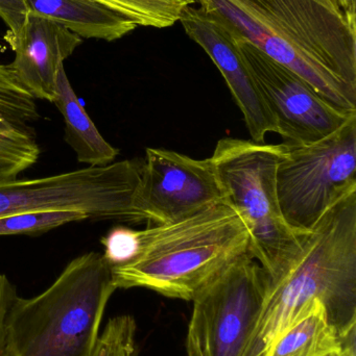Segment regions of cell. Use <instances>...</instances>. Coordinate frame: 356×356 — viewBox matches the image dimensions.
Here are the masks:
<instances>
[{
    "mask_svg": "<svg viewBox=\"0 0 356 356\" xmlns=\"http://www.w3.org/2000/svg\"><path fill=\"white\" fill-rule=\"evenodd\" d=\"M227 202L211 159L196 160L162 148H146L136 207L146 221L167 224Z\"/></svg>",
    "mask_w": 356,
    "mask_h": 356,
    "instance_id": "10",
    "label": "cell"
},
{
    "mask_svg": "<svg viewBox=\"0 0 356 356\" xmlns=\"http://www.w3.org/2000/svg\"><path fill=\"white\" fill-rule=\"evenodd\" d=\"M339 2L348 16L355 17V0H339Z\"/></svg>",
    "mask_w": 356,
    "mask_h": 356,
    "instance_id": "22",
    "label": "cell"
},
{
    "mask_svg": "<svg viewBox=\"0 0 356 356\" xmlns=\"http://www.w3.org/2000/svg\"><path fill=\"white\" fill-rule=\"evenodd\" d=\"M4 274L0 273V282H1L2 278H3Z\"/></svg>",
    "mask_w": 356,
    "mask_h": 356,
    "instance_id": "24",
    "label": "cell"
},
{
    "mask_svg": "<svg viewBox=\"0 0 356 356\" xmlns=\"http://www.w3.org/2000/svg\"><path fill=\"white\" fill-rule=\"evenodd\" d=\"M82 44V38L45 17L29 14L22 35L12 46L10 64L35 99L52 102L59 70Z\"/></svg>",
    "mask_w": 356,
    "mask_h": 356,
    "instance_id": "12",
    "label": "cell"
},
{
    "mask_svg": "<svg viewBox=\"0 0 356 356\" xmlns=\"http://www.w3.org/2000/svg\"><path fill=\"white\" fill-rule=\"evenodd\" d=\"M31 14L45 17L85 39L112 42L138 25L96 0H26Z\"/></svg>",
    "mask_w": 356,
    "mask_h": 356,
    "instance_id": "14",
    "label": "cell"
},
{
    "mask_svg": "<svg viewBox=\"0 0 356 356\" xmlns=\"http://www.w3.org/2000/svg\"><path fill=\"white\" fill-rule=\"evenodd\" d=\"M136 332L132 316L112 318L98 337L92 356H137Z\"/></svg>",
    "mask_w": 356,
    "mask_h": 356,
    "instance_id": "19",
    "label": "cell"
},
{
    "mask_svg": "<svg viewBox=\"0 0 356 356\" xmlns=\"http://www.w3.org/2000/svg\"><path fill=\"white\" fill-rule=\"evenodd\" d=\"M38 118L36 99L12 64H0V134L36 137L31 123Z\"/></svg>",
    "mask_w": 356,
    "mask_h": 356,
    "instance_id": "16",
    "label": "cell"
},
{
    "mask_svg": "<svg viewBox=\"0 0 356 356\" xmlns=\"http://www.w3.org/2000/svg\"><path fill=\"white\" fill-rule=\"evenodd\" d=\"M332 106L356 114L355 17L339 0H196Z\"/></svg>",
    "mask_w": 356,
    "mask_h": 356,
    "instance_id": "1",
    "label": "cell"
},
{
    "mask_svg": "<svg viewBox=\"0 0 356 356\" xmlns=\"http://www.w3.org/2000/svg\"><path fill=\"white\" fill-rule=\"evenodd\" d=\"M89 217L77 211H40L18 213L0 219V236L43 234L67 223L84 221Z\"/></svg>",
    "mask_w": 356,
    "mask_h": 356,
    "instance_id": "18",
    "label": "cell"
},
{
    "mask_svg": "<svg viewBox=\"0 0 356 356\" xmlns=\"http://www.w3.org/2000/svg\"><path fill=\"white\" fill-rule=\"evenodd\" d=\"M314 300L323 303L343 336L356 337V192L320 219L303 238L298 257L269 280L242 356L267 355L274 340Z\"/></svg>",
    "mask_w": 356,
    "mask_h": 356,
    "instance_id": "2",
    "label": "cell"
},
{
    "mask_svg": "<svg viewBox=\"0 0 356 356\" xmlns=\"http://www.w3.org/2000/svg\"><path fill=\"white\" fill-rule=\"evenodd\" d=\"M282 156V144L225 138L217 142L210 158L227 202L248 228L249 253L270 280L298 257L307 234L293 229L280 209L276 175Z\"/></svg>",
    "mask_w": 356,
    "mask_h": 356,
    "instance_id": "5",
    "label": "cell"
},
{
    "mask_svg": "<svg viewBox=\"0 0 356 356\" xmlns=\"http://www.w3.org/2000/svg\"><path fill=\"white\" fill-rule=\"evenodd\" d=\"M179 22L219 68L244 115L252 141L263 143L268 134L277 133L275 119L242 58V33L217 10L202 4L188 6Z\"/></svg>",
    "mask_w": 356,
    "mask_h": 356,
    "instance_id": "11",
    "label": "cell"
},
{
    "mask_svg": "<svg viewBox=\"0 0 356 356\" xmlns=\"http://www.w3.org/2000/svg\"><path fill=\"white\" fill-rule=\"evenodd\" d=\"M355 341L356 337L343 336L323 303L314 300L274 340L265 356H344L355 353Z\"/></svg>",
    "mask_w": 356,
    "mask_h": 356,
    "instance_id": "13",
    "label": "cell"
},
{
    "mask_svg": "<svg viewBox=\"0 0 356 356\" xmlns=\"http://www.w3.org/2000/svg\"><path fill=\"white\" fill-rule=\"evenodd\" d=\"M29 14L26 0H0V18L8 27L6 39L10 47L22 35Z\"/></svg>",
    "mask_w": 356,
    "mask_h": 356,
    "instance_id": "21",
    "label": "cell"
},
{
    "mask_svg": "<svg viewBox=\"0 0 356 356\" xmlns=\"http://www.w3.org/2000/svg\"><path fill=\"white\" fill-rule=\"evenodd\" d=\"M139 250L112 269L116 289L144 288L192 301L238 257L249 252L250 234L228 202L190 217L139 230Z\"/></svg>",
    "mask_w": 356,
    "mask_h": 356,
    "instance_id": "3",
    "label": "cell"
},
{
    "mask_svg": "<svg viewBox=\"0 0 356 356\" xmlns=\"http://www.w3.org/2000/svg\"><path fill=\"white\" fill-rule=\"evenodd\" d=\"M344 356H356L355 353H348V355H345Z\"/></svg>",
    "mask_w": 356,
    "mask_h": 356,
    "instance_id": "23",
    "label": "cell"
},
{
    "mask_svg": "<svg viewBox=\"0 0 356 356\" xmlns=\"http://www.w3.org/2000/svg\"><path fill=\"white\" fill-rule=\"evenodd\" d=\"M282 145L276 175L280 209L293 229L307 234L336 203L356 192V116L321 141Z\"/></svg>",
    "mask_w": 356,
    "mask_h": 356,
    "instance_id": "7",
    "label": "cell"
},
{
    "mask_svg": "<svg viewBox=\"0 0 356 356\" xmlns=\"http://www.w3.org/2000/svg\"><path fill=\"white\" fill-rule=\"evenodd\" d=\"M144 161L125 160L52 177L0 184V219L40 211H77L89 219L146 221L136 207Z\"/></svg>",
    "mask_w": 356,
    "mask_h": 356,
    "instance_id": "6",
    "label": "cell"
},
{
    "mask_svg": "<svg viewBox=\"0 0 356 356\" xmlns=\"http://www.w3.org/2000/svg\"><path fill=\"white\" fill-rule=\"evenodd\" d=\"M123 16L138 26L167 29L179 22L188 6L196 0H96Z\"/></svg>",
    "mask_w": 356,
    "mask_h": 356,
    "instance_id": "17",
    "label": "cell"
},
{
    "mask_svg": "<svg viewBox=\"0 0 356 356\" xmlns=\"http://www.w3.org/2000/svg\"><path fill=\"white\" fill-rule=\"evenodd\" d=\"M269 280L261 264L247 252L207 284L192 300L187 356H242Z\"/></svg>",
    "mask_w": 356,
    "mask_h": 356,
    "instance_id": "8",
    "label": "cell"
},
{
    "mask_svg": "<svg viewBox=\"0 0 356 356\" xmlns=\"http://www.w3.org/2000/svg\"><path fill=\"white\" fill-rule=\"evenodd\" d=\"M56 104L65 122V141L72 148L79 163L88 167H104L114 163L118 149L113 147L100 135L95 124L88 116L77 94L71 87L64 66L56 76Z\"/></svg>",
    "mask_w": 356,
    "mask_h": 356,
    "instance_id": "15",
    "label": "cell"
},
{
    "mask_svg": "<svg viewBox=\"0 0 356 356\" xmlns=\"http://www.w3.org/2000/svg\"><path fill=\"white\" fill-rule=\"evenodd\" d=\"M240 48L284 144L321 141L356 116L332 106L302 77L270 58L244 35Z\"/></svg>",
    "mask_w": 356,
    "mask_h": 356,
    "instance_id": "9",
    "label": "cell"
},
{
    "mask_svg": "<svg viewBox=\"0 0 356 356\" xmlns=\"http://www.w3.org/2000/svg\"><path fill=\"white\" fill-rule=\"evenodd\" d=\"M102 254L72 259L33 298L17 295L6 316L10 356H92L105 309L116 291Z\"/></svg>",
    "mask_w": 356,
    "mask_h": 356,
    "instance_id": "4",
    "label": "cell"
},
{
    "mask_svg": "<svg viewBox=\"0 0 356 356\" xmlns=\"http://www.w3.org/2000/svg\"><path fill=\"white\" fill-rule=\"evenodd\" d=\"M105 248L104 259L111 268L131 261L139 250V230L116 226L100 240Z\"/></svg>",
    "mask_w": 356,
    "mask_h": 356,
    "instance_id": "20",
    "label": "cell"
}]
</instances>
